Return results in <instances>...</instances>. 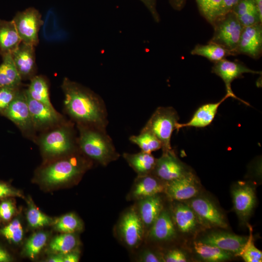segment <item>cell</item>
I'll return each instance as SVG.
<instances>
[{
    "mask_svg": "<svg viewBox=\"0 0 262 262\" xmlns=\"http://www.w3.org/2000/svg\"><path fill=\"white\" fill-rule=\"evenodd\" d=\"M78 245V240L73 233H63L53 238L49 245L54 252L65 254L73 251Z\"/></svg>",
    "mask_w": 262,
    "mask_h": 262,
    "instance_id": "33",
    "label": "cell"
},
{
    "mask_svg": "<svg viewBox=\"0 0 262 262\" xmlns=\"http://www.w3.org/2000/svg\"><path fill=\"white\" fill-rule=\"evenodd\" d=\"M78 147L87 156L106 165L118 157L112 139L106 129L77 124Z\"/></svg>",
    "mask_w": 262,
    "mask_h": 262,
    "instance_id": "2",
    "label": "cell"
},
{
    "mask_svg": "<svg viewBox=\"0 0 262 262\" xmlns=\"http://www.w3.org/2000/svg\"><path fill=\"white\" fill-rule=\"evenodd\" d=\"M214 32L209 41L219 44L237 55L236 50L244 26L232 11L218 17L212 25Z\"/></svg>",
    "mask_w": 262,
    "mask_h": 262,
    "instance_id": "5",
    "label": "cell"
},
{
    "mask_svg": "<svg viewBox=\"0 0 262 262\" xmlns=\"http://www.w3.org/2000/svg\"><path fill=\"white\" fill-rule=\"evenodd\" d=\"M43 152L49 156H57L73 152L78 147L73 126L63 124L44 134L39 139Z\"/></svg>",
    "mask_w": 262,
    "mask_h": 262,
    "instance_id": "4",
    "label": "cell"
},
{
    "mask_svg": "<svg viewBox=\"0 0 262 262\" xmlns=\"http://www.w3.org/2000/svg\"><path fill=\"white\" fill-rule=\"evenodd\" d=\"M21 196L22 195L19 191L7 183L0 181V200L6 198Z\"/></svg>",
    "mask_w": 262,
    "mask_h": 262,
    "instance_id": "42",
    "label": "cell"
},
{
    "mask_svg": "<svg viewBox=\"0 0 262 262\" xmlns=\"http://www.w3.org/2000/svg\"><path fill=\"white\" fill-rule=\"evenodd\" d=\"M166 191L174 199L183 200L195 196L198 192L197 182L194 175L189 172L183 176L168 181Z\"/></svg>",
    "mask_w": 262,
    "mask_h": 262,
    "instance_id": "16",
    "label": "cell"
},
{
    "mask_svg": "<svg viewBox=\"0 0 262 262\" xmlns=\"http://www.w3.org/2000/svg\"><path fill=\"white\" fill-rule=\"evenodd\" d=\"M123 156L129 165L139 176L151 173L155 167L157 160L151 153L142 151L135 154L125 153Z\"/></svg>",
    "mask_w": 262,
    "mask_h": 262,
    "instance_id": "26",
    "label": "cell"
},
{
    "mask_svg": "<svg viewBox=\"0 0 262 262\" xmlns=\"http://www.w3.org/2000/svg\"><path fill=\"white\" fill-rule=\"evenodd\" d=\"M79 260L78 252L72 251L64 254V262H77Z\"/></svg>",
    "mask_w": 262,
    "mask_h": 262,
    "instance_id": "48",
    "label": "cell"
},
{
    "mask_svg": "<svg viewBox=\"0 0 262 262\" xmlns=\"http://www.w3.org/2000/svg\"><path fill=\"white\" fill-rule=\"evenodd\" d=\"M83 163L73 157L57 161L40 172L42 181L48 185H57L67 182L80 175L84 170Z\"/></svg>",
    "mask_w": 262,
    "mask_h": 262,
    "instance_id": "6",
    "label": "cell"
},
{
    "mask_svg": "<svg viewBox=\"0 0 262 262\" xmlns=\"http://www.w3.org/2000/svg\"><path fill=\"white\" fill-rule=\"evenodd\" d=\"M193 55H198L215 63L230 56H235L234 53L216 43L209 41L206 45H196L191 51Z\"/></svg>",
    "mask_w": 262,
    "mask_h": 262,
    "instance_id": "27",
    "label": "cell"
},
{
    "mask_svg": "<svg viewBox=\"0 0 262 262\" xmlns=\"http://www.w3.org/2000/svg\"><path fill=\"white\" fill-rule=\"evenodd\" d=\"M143 262H160L163 260L157 255L150 251H145L143 253L140 259Z\"/></svg>",
    "mask_w": 262,
    "mask_h": 262,
    "instance_id": "46",
    "label": "cell"
},
{
    "mask_svg": "<svg viewBox=\"0 0 262 262\" xmlns=\"http://www.w3.org/2000/svg\"><path fill=\"white\" fill-rule=\"evenodd\" d=\"M25 92L34 129H46L62 121V116L54 108L33 98L26 90Z\"/></svg>",
    "mask_w": 262,
    "mask_h": 262,
    "instance_id": "10",
    "label": "cell"
},
{
    "mask_svg": "<svg viewBox=\"0 0 262 262\" xmlns=\"http://www.w3.org/2000/svg\"><path fill=\"white\" fill-rule=\"evenodd\" d=\"M194 249L200 257L207 262L224 261L230 259L232 256L229 252L200 241L194 243Z\"/></svg>",
    "mask_w": 262,
    "mask_h": 262,
    "instance_id": "29",
    "label": "cell"
},
{
    "mask_svg": "<svg viewBox=\"0 0 262 262\" xmlns=\"http://www.w3.org/2000/svg\"><path fill=\"white\" fill-rule=\"evenodd\" d=\"M130 141L137 145L141 151L151 153L152 152L162 148V144L158 139L151 131L142 128L139 134L131 135Z\"/></svg>",
    "mask_w": 262,
    "mask_h": 262,
    "instance_id": "31",
    "label": "cell"
},
{
    "mask_svg": "<svg viewBox=\"0 0 262 262\" xmlns=\"http://www.w3.org/2000/svg\"><path fill=\"white\" fill-rule=\"evenodd\" d=\"M236 53L245 54L253 59L260 58L262 54V23L244 27Z\"/></svg>",
    "mask_w": 262,
    "mask_h": 262,
    "instance_id": "11",
    "label": "cell"
},
{
    "mask_svg": "<svg viewBox=\"0 0 262 262\" xmlns=\"http://www.w3.org/2000/svg\"><path fill=\"white\" fill-rule=\"evenodd\" d=\"M139 215L144 226L150 227L162 211V202L157 195L140 200Z\"/></svg>",
    "mask_w": 262,
    "mask_h": 262,
    "instance_id": "24",
    "label": "cell"
},
{
    "mask_svg": "<svg viewBox=\"0 0 262 262\" xmlns=\"http://www.w3.org/2000/svg\"><path fill=\"white\" fill-rule=\"evenodd\" d=\"M150 174L140 176L132 191L134 198L142 199L156 195L164 190L163 185L158 179Z\"/></svg>",
    "mask_w": 262,
    "mask_h": 262,
    "instance_id": "22",
    "label": "cell"
},
{
    "mask_svg": "<svg viewBox=\"0 0 262 262\" xmlns=\"http://www.w3.org/2000/svg\"><path fill=\"white\" fill-rule=\"evenodd\" d=\"M164 262H185L187 259L185 254L179 249L169 251L164 257Z\"/></svg>",
    "mask_w": 262,
    "mask_h": 262,
    "instance_id": "43",
    "label": "cell"
},
{
    "mask_svg": "<svg viewBox=\"0 0 262 262\" xmlns=\"http://www.w3.org/2000/svg\"><path fill=\"white\" fill-rule=\"evenodd\" d=\"M65 109L77 124L106 129L108 113L101 98L82 84L65 78L62 84Z\"/></svg>",
    "mask_w": 262,
    "mask_h": 262,
    "instance_id": "1",
    "label": "cell"
},
{
    "mask_svg": "<svg viewBox=\"0 0 262 262\" xmlns=\"http://www.w3.org/2000/svg\"><path fill=\"white\" fill-rule=\"evenodd\" d=\"M187 0H169L171 7L175 10H181L184 6Z\"/></svg>",
    "mask_w": 262,
    "mask_h": 262,
    "instance_id": "49",
    "label": "cell"
},
{
    "mask_svg": "<svg viewBox=\"0 0 262 262\" xmlns=\"http://www.w3.org/2000/svg\"><path fill=\"white\" fill-rule=\"evenodd\" d=\"M29 87L26 90L33 98L54 108L49 98L48 83L42 76H34L31 80Z\"/></svg>",
    "mask_w": 262,
    "mask_h": 262,
    "instance_id": "30",
    "label": "cell"
},
{
    "mask_svg": "<svg viewBox=\"0 0 262 262\" xmlns=\"http://www.w3.org/2000/svg\"><path fill=\"white\" fill-rule=\"evenodd\" d=\"M247 239L244 236L226 232L217 231L207 234L200 241L215 246L238 256Z\"/></svg>",
    "mask_w": 262,
    "mask_h": 262,
    "instance_id": "15",
    "label": "cell"
},
{
    "mask_svg": "<svg viewBox=\"0 0 262 262\" xmlns=\"http://www.w3.org/2000/svg\"><path fill=\"white\" fill-rule=\"evenodd\" d=\"M55 229L63 233H74L82 227L79 218L74 213H69L58 218L54 223Z\"/></svg>",
    "mask_w": 262,
    "mask_h": 262,
    "instance_id": "37",
    "label": "cell"
},
{
    "mask_svg": "<svg viewBox=\"0 0 262 262\" xmlns=\"http://www.w3.org/2000/svg\"><path fill=\"white\" fill-rule=\"evenodd\" d=\"M146 7L148 10L151 15L152 16L154 20L156 22H159L160 21V17L157 11L156 7L157 0H139Z\"/></svg>",
    "mask_w": 262,
    "mask_h": 262,
    "instance_id": "44",
    "label": "cell"
},
{
    "mask_svg": "<svg viewBox=\"0 0 262 262\" xmlns=\"http://www.w3.org/2000/svg\"></svg>",
    "mask_w": 262,
    "mask_h": 262,
    "instance_id": "52",
    "label": "cell"
},
{
    "mask_svg": "<svg viewBox=\"0 0 262 262\" xmlns=\"http://www.w3.org/2000/svg\"><path fill=\"white\" fill-rule=\"evenodd\" d=\"M189 172L172 149L163 151L162 156L157 159L152 171L157 178L167 181L180 178Z\"/></svg>",
    "mask_w": 262,
    "mask_h": 262,
    "instance_id": "12",
    "label": "cell"
},
{
    "mask_svg": "<svg viewBox=\"0 0 262 262\" xmlns=\"http://www.w3.org/2000/svg\"><path fill=\"white\" fill-rule=\"evenodd\" d=\"M232 12L244 27L262 23V16L253 0H240Z\"/></svg>",
    "mask_w": 262,
    "mask_h": 262,
    "instance_id": "23",
    "label": "cell"
},
{
    "mask_svg": "<svg viewBox=\"0 0 262 262\" xmlns=\"http://www.w3.org/2000/svg\"><path fill=\"white\" fill-rule=\"evenodd\" d=\"M11 55L22 80H31L35 76L36 64L34 46L21 42Z\"/></svg>",
    "mask_w": 262,
    "mask_h": 262,
    "instance_id": "14",
    "label": "cell"
},
{
    "mask_svg": "<svg viewBox=\"0 0 262 262\" xmlns=\"http://www.w3.org/2000/svg\"><path fill=\"white\" fill-rule=\"evenodd\" d=\"M201 16L212 25L220 15L222 0H196Z\"/></svg>",
    "mask_w": 262,
    "mask_h": 262,
    "instance_id": "34",
    "label": "cell"
},
{
    "mask_svg": "<svg viewBox=\"0 0 262 262\" xmlns=\"http://www.w3.org/2000/svg\"><path fill=\"white\" fill-rule=\"evenodd\" d=\"M27 219L29 225L35 228L48 226L52 222L51 218L40 211L33 203L30 204Z\"/></svg>",
    "mask_w": 262,
    "mask_h": 262,
    "instance_id": "39",
    "label": "cell"
},
{
    "mask_svg": "<svg viewBox=\"0 0 262 262\" xmlns=\"http://www.w3.org/2000/svg\"><path fill=\"white\" fill-rule=\"evenodd\" d=\"M0 236L9 243L17 244L23 238V230L19 220L15 218L7 225L0 228Z\"/></svg>",
    "mask_w": 262,
    "mask_h": 262,
    "instance_id": "36",
    "label": "cell"
},
{
    "mask_svg": "<svg viewBox=\"0 0 262 262\" xmlns=\"http://www.w3.org/2000/svg\"><path fill=\"white\" fill-rule=\"evenodd\" d=\"M239 1L240 0H222L220 15L219 16L232 12Z\"/></svg>",
    "mask_w": 262,
    "mask_h": 262,
    "instance_id": "45",
    "label": "cell"
},
{
    "mask_svg": "<svg viewBox=\"0 0 262 262\" xmlns=\"http://www.w3.org/2000/svg\"><path fill=\"white\" fill-rule=\"evenodd\" d=\"M19 90V87H0V113L1 114L13 101Z\"/></svg>",
    "mask_w": 262,
    "mask_h": 262,
    "instance_id": "40",
    "label": "cell"
},
{
    "mask_svg": "<svg viewBox=\"0 0 262 262\" xmlns=\"http://www.w3.org/2000/svg\"><path fill=\"white\" fill-rule=\"evenodd\" d=\"M1 114L14 122L24 133H30L34 129L25 90H19L13 101Z\"/></svg>",
    "mask_w": 262,
    "mask_h": 262,
    "instance_id": "9",
    "label": "cell"
},
{
    "mask_svg": "<svg viewBox=\"0 0 262 262\" xmlns=\"http://www.w3.org/2000/svg\"><path fill=\"white\" fill-rule=\"evenodd\" d=\"M21 40L13 20H0V51L1 55L14 51Z\"/></svg>",
    "mask_w": 262,
    "mask_h": 262,
    "instance_id": "21",
    "label": "cell"
},
{
    "mask_svg": "<svg viewBox=\"0 0 262 262\" xmlns=\"http://www.w3.org/2000/svg\"><path fill=\"white\" fill-rule=\"evenodd\" d=\"M150 238L158 241H167L176 236V230L170 215L162 211L151 226L149 232Z\"/></svg>",
    "mask_w": 262,
    "mask_h": 262,
    "instance_id": "20",
    "label": "cell"
},
{
    "mask_svg": "<svg viewBox=\"0 0 262 262\" xmlns=\"http://www.w3.org/2000/svg\"><path fill=\"white\" fill-rule=\"evenodd\" d=\"M212 72L219 76L224 82L227 93L230 97L237 99L245 104L248 103L237 98L233 93L231 84L235 79L241 78L244 73L261 74V71L252 70L238 61H231L226 59L213 63Z\"/></svg>",
    "mask_w": 262,
    "mask_h": 262,
    "instance_id": "8",
    "label": "cell"
},
{
    "mask_svg": "<svg viewBox=\"0 0 262 262\" xmlns=\"http://www.w3.org/2000/svg\"><path fill=\"white\" fill-rule=\"evenodd\" d=\"M179 116L172 107H159L143 128L153 133L162 144L163 151L172 149L171 138L177 130Z\"/></svg>",
    "mask_w": 262,
    "mask_h": 262,
    "instance_id": "3",
    "label": "cell"
},
{
    "mask_svg": "<svg viewBox=\"0 0 262 262\" xmlns=\"http://www.w3.org/2000/svg\"><path fill=\"white\" fill-rule=\"evenodd\" d=\"M47 262H64V254L57 253L49 258Z\"/></svg>",
    "mask_w": 262,
    "mask_h": 262,
    "instance_id": "50",
    "label": "cell"
},
{
    "mask_svg": "<svg viewBox=\"0 0 262 262\" xmlns=\"http://www.w3.org/2000/svg\"><path fill=\"white\" fill-rule=\"evenodd\" d=\"M21 40L25 44L36 46L39 42L38 33L43 20L38 10L31 7L18 12L12 20Z\"/></svg>",
    "mask_w": 262,
    "mask_h": 262,
    "instance_id": "7",
    "label": "cell"
},
{
    "mask_svg": "<svg viewBox=\"0 0 262 262\" xmlns=\"http://www.w3.org/2000/svg\"><path fill=\"white\" fill-rule=\"evenodd\" d=\"M12 260V257L9 251L0 245V262H10Z\"/></svg>",
    "mask_w": 262,
    "mask_h": 262,
    "instance_id": "47",
    "label": "cell"
},
{
    "mask_svg": "<svg viewBox=\"0 0 262 262\" xmlns=\"http://www.w3.org/2000/svg\"><path fill=\"white\" fill-rule=\"evenodd\" d=\"M43 36L48 41H53L63 39L65 33L60 27L57 15L52 9L49 10L43 20Z\"/></svg>",
    "mask_w": 262,
    "mask_h": 262,
    "instance_id": "32",
    "label": "cell"
},
{
    "mask_svg": "<svg viewBox=\"0 0 262 262\" xmlns=\"http://www.w3.org/2000/svg\"><path fill=\"white\" fill-rule=\"evenodd\" d=\"M255 2L257 8L259 10V13L261 16H262V0H253Z\"/></svg>",
    "mask_w": 262,
    "mask_h": 262,
    "instance_id": "51",
    "label": "cell"
},
{
    "mask_svg": "<svg viewBox=\"0 0 262 262\" xmlns=\"http://www.w3.org/2000/svg\"><path fill=\"white\" fill-rule=\"evenodd\" d=\"M174 218L178 228L182 232H189L196 227V215L187 205L180 203L176 206Z\"/></svg>",
    "mask_w": 262,
    "mask_h": 262,
    "instance_id": "28",
    "label": "cell"
},
{
    "mask_svg": "<svg viewBox=\"0 0 262 262\" xmlns=\"http://www.w3.org/2000/svg\"><path fill=\"white\" fill-rule=\"evenodd\" d=\"M120 234L127 245L135 247L141 242L144 234V224L134 210H130L123 216L119 226Z\"/></svg>",
    "mask_w": 262,
    "mask_h": 262,
    "instance_id": "13",
    "label": "cell"
},
{
    "mask_svg": "<svg viewBox=\"0 0 262 262\" xmlns=\"http://www.w3.org/2000/svg\"><path fill=\"white\" fill-rule=\"evenodd\" d=\"M190 207L202 220L213 226L226 228L227 224L221 213L209 199L197 197L192 199Z\"/></svg>",
    "mask_w": 262,
    "mask_h": 262,
    "instance_id": "18",
    "label": "cell"
},
{
    "mask_svg": "<svg viewBox=\"0 0 262 262\" xmlns=\"http://www.w3.org/2000/svg\"><path fill=\"white\" fill-rule=\"evenodd\" d=\"M230 96L226 95L219 101L203 104L199 107L195 112L190 120L185 123H178L177 131L184 127L204 128L212 122L214 119L219 106L226 99Z\"/></svg>",
    "mask_w": 262,
    "mask_h": 262,
    "instance_id": "19",
    "label": "cell"
},
{
    "mask_svg": "<svg viewBox=\"0 0 262 262\" xmlns=\"http://www.w3.org/2000/svg\"><path fill=\"white\" fill-rule=\"evenodd\" d=\"M249 230V236L238 256H241L246 262H261L262 261V251L254 245L252 229L250 227Z\"/></svg>",
    "mask_w": 262,
    "mask_h": 262,
    "instance_id": "38",
    "label": "cell"
},
{
    "mask_svg": "<svg viewBox=\"0 0 262 262\" xmlns=\"http://www.w3.org/2000/svg\"><path fill=\"white\" fill-rule=\"evenodd\" d=\"M0 218L4 222L9 221L13 216L15 211V206L13 201L8 198L0 200Z\"/></svg>",
    "mask_w": 262,
    "mask_h": 262,
    "instance_id": "41",
    "label": "cell"
},
{
    "mask_svg": "<svg viewBox=\"0 0 262 262\" xmlns=\"http://www.w3.org/2000/svg\"><path fill=\"white\" fill-rule=\"evenodd\" d=\"M0 64V87H19L22 79L14 63L11 54L2 55Z\"/></svg>",
    "mask_w": 262,
    "mask_h": 262,
    "instance_id": "25",
    "label": "cell"
},
{
    "mask_svg": "<svg viewBox=\"0 0 262 262\" xmlns=\"http://www.w3.org/2000/svg\"><path fill=\"white\" fill-rule=\"evenodd\" d=\"M233 207L239 216L243 220L251 213L256 204L254 189L247 184H241L232 190Z\"/></svg>",
    "mask_w": 262,
    "mask_h": 262,
    "instance_id": "17",
    "label": "cell"
},
{
    "mask_svg": "<svg viewBox=\"0 0 262 262\" xmlns=\"http://www.w3.org/2000/svg\"><path fill=\"white\" fill-rule=\"evenodd\" d=\"M48 235L45 232H38L32 235L27 241L24 248L25 254L34 258L46 245Z\"/></svg>",
    "mask_w": 262,
    "mask_h": 262,
    "instance_id": "35",
    "label": "cell"
}]
</instances>
